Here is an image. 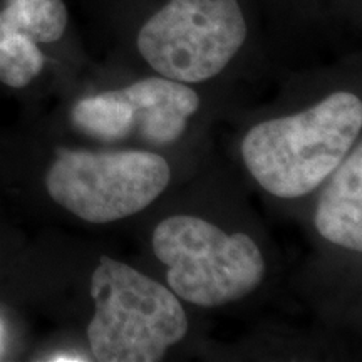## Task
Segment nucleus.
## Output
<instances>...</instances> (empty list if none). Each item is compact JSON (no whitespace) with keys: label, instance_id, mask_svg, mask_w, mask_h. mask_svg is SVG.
<instances>
[{"label":"nucleus","instance_id":"nucleus-6","mask_svg":"<svg viewBox=\"0 0 362 362\" xmlns=\"http://www.w3.org/2000/svg\"><path fill=\"white\" fill-rule=\"evenodd\" d=\"M134 112V131L156 146L175 143L187 128L189 116L200 107V98L185 83L148 78L123 89Z\"/></svg>","mask_w":362,"mask_h":362},{"label":"nucleus","instance_id":"nucleus-3","mask_svg":"<svg viewBox=\"0 0 362 362\" xmlns=\"http://www.w3.org/2000/svg\"><path fill=\"white\" fill-rule=\"evenodd\" d=\"M153 250L168 267L166 279L175 296L200 307L240 300L265 275L264 255L248 235H228L198 216L163 220L153 233Z\"/></svg>","mask_w":362,"mask_h":362},{"label":"nucleus","instance_id":"nucleus-2","mask_svg":"<svg viewBox=\"0 0 362 362\" xmlns=\"http://www.w3.org/2000/svg\"><path fill=\"white\" fill-rule=\"evenodd\" d=\"M90 297L96 312L88 339L101 362H158L188 332L175 293L119 260L101 257Z\"/></svg>","mask_w":362,"mask_h":362},{"label":"nucleus","instance_id":"nucleus-5","mask_svg":"<svg viewBox=\"0 0 362 362\" xmlns=\"http://www.w3.org/2000/svg\"><path fill=\"white\" fill-rule=\"evenodd\" d=\"M245 39L237 0H170L141 27L138 49L163 78L197 84L220 74Z\"/></svg>","mask_w":362,"mask_h":362},{"label":"nucleus","instance_id":"nucleus-10","mask_svg":"<svg viewBox=\"0 0 362 362\" xmlns=\"http://www.w3.org/2000/svg\"><path fill=\"white\" fill-rule=\"evenodd\" d=\"M44 64V54L29 37L11 35L0 40V83L24 88L37 78Z\"/></svg>","mask_w":362,"mask_h":362},{"label":"nucleus","instance_id":"nucleus-4","mask_svg":"<svg viewBox=\"0 0 362 362\" xmlns=\"http://www.w3.org/2000/svg\"><path fill=\"white\" fill-rule=\"evenodd\" d=\"M170 178L168 163L151 151L59 149L45 188L57 205L81 220L110 223L151 205Z\"/></svg>","mask_w":362,"mask_h":362},{"label":"nucleus","instance_id":"nucleus-1","mask_svg":"<svg viewBox=\"0 0 362 362\" xmlns=\"http://www.w3.org/2000/svg\"><path fill=\"white\" fill-rule=\"evenodd\" d=\"M361 128V99L337 90L304 112L257 124L243 139L242 156L270 194L300 198L334 173Z\"/></svg>","mask_w":362,"mask_h":362},{"label":"nucleus","instance_id":"nucleus-9","mask_svg":"<svg viewBox=\"0 0 362 362\" xmlns=\"http://www.w3.org/2000/svg\"><path fill=\"white\" fill-rule=\"evenodd\" d=\"M72 123L83 133L112 143L134 131V112L123 89L84 98L72 110Z\"/></svg>","mask_w":362,"mask_h":362},{"label":"nucleus","instance_id":"nucleus-7","mask_svg":"<svg viewBox=\"0 0 362 362\" xmlns=\"http://www.w3.org/2000/svg\"><path fill=\"white\" fill-rule=\"evenodd\" d=\"M315 228L347 250H362V146L334 170L315 211Z\"/></svg>","mask_w":362,"mask_h":362},{"label":"nucleus","instance_id":"nucleus-8","mask_svg":"<svg viewBox=\"0 0 362 362\" xmlns=\"http://www.w3.org/2000/svg\"><path fill=\"white\" fill-rule=\"evenodd\" d=\"M67 27V8L62 0H7L0 12V40L24 35L35 44H51Z\"/></svg>","mask_w":362,"mask_h":362}]
</instances>
